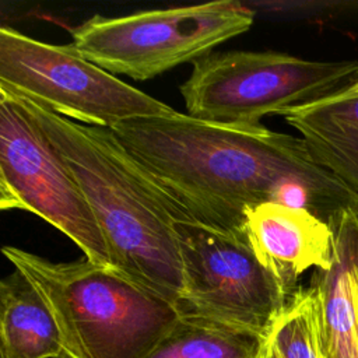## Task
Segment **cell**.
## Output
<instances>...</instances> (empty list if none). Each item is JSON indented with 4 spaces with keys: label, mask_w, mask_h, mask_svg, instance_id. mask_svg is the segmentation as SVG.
<instances>
[{
    "label": "cell",
    "mask_w": 358,
    "mask_h": 358,
    "mask_svg": "<svg viewBox=\"0 0 358 358\" xmlns=\"http://www.w3.org/2000/svg\"><path fill=\"white\" fill-rule=\"evenodd\" d=\"M151 179L194 221L245 236L246 210L263 203L305 208L330 222L358 206L299 136L232 126L187 113L143 116L110 127Z\"/></svg>",
    "instance_id": "6da1fadb"
},
{
    "label": "cell",
    "mask_w": 358,
    "mask_h": 358,
    "mask_svg": "<svg viewBox=\"0 0 358 358\" xmlns=\"http://www.w3.org/2000/svg\"><path fill=\"white\" fill-rule=\"evenodd\" d=\"M17 98L76 178L105 238L112 267L178 309L183 277L173 224L193 217L151 179L110 129L76 123L35 101Z\"/></svg>",
    "instance_id": "7a4b0ae2"
},
{
    "label": "cell",
    "mask_w": 358,
    "mask_h": 358,
    "mask_svg": "<svg viewBox=\"0 0 358 358\" xmlns=\"http://www.w3.org/2000/svg\"><path fill=\"white\" fill-rule=\"evenodd\" d=\"M3 255L50 310L63 358H147L180 316L113 267L53 263L15 246Z\"/></svg>",
    "instance_id": "3957f363"
},
{
    "label": "cell",
    "mask_w": 358,
    "mask_h": 358,
    "mask_svg": "<svg viewBox=\"0 0 358 358\" xmlns=\"http://www.w3.org/2000/svg\"><path fill=\"white\" fill-rule=\"evenodd\" d=\"M358 62H317L282 52L229 50L193 63L180 85L187 115L206 122L257 126L350 85Z\"/></svg>",
    "instance_id": "277c9868"
},
{
    "label": "cell",
    "mask_w": 358,
    "mask_h": 358,
    "mask_svg": "<svg viewBox=\"0 0 358 358\" xmlns=\"http://www.w3.org/2000/svg\"><path fill=\"white\" fill-rule=\"evenodd\" d=\"M255 14L239 1L147 10L123 17L94 15L71 31L74 49L110 74L143 81L196 62L246 32Z\"/></svg>",
    "instance_id": "5b68a950"
},
{
    "label": "cell",
    "mask_w": 358,
    "mask_h": 358,
    "mask_svg": "<svg viewBox=\"0 0 358 358\" xmlns=\"http://www.w3.org/2000/svg\"><path fill=\"white\" fill-rule=\"evenodd\" d=\"M0 88L96 127L175 112L91 63L71 43L41 42L10 27L0 29Z\"/></svg>",
    "instance_id": "8992f818"
},
{
    "label": "cell",
    "mask_w": 358,
    "mask_h": 358,
    "mask_svg": "<svg viewBox=\"0 0 358 358\" xmlns=\"http://www.w3.org/2000/svg\"><path fill=\"white\" fill-rule=\"evenodd\" d=\"M183 277L179 315H193L266 340L288 299L246 239L197 221L173 224Z\"/></svg>",
    "instance_id": "52a82bcc"
},
{
    "label": "cell",
    "mask_w": 358,
    "mask_h": 358,
    "mask_svg": "<svg viewBox=\"0 0 358 358\" xmlns=\"http://www.w3.org/2000/svg\"><path fill=\"white\" fill-rule=\"evenodd\" d=\"M0 208L36 214L85 259L112 267L98 222L66 162L20 99L0 88Z\"/></svg>",
    "instance_id": "ba28073f"
},
{
    "label": "cell",
    "mask_w": 358,
    "mask_h": 358,
    "mask_svg": "<svg viewBox=\"0 0 358 358\" xmlns=\"http://www.w3.org/2000/svg\"><path fill=\"white\" fill-rule=\"evenodd\" d=\"M245 236L288 296L305 271L327 270L334 260L330 225L305 208L275 201L255 206L245 213Z\"/></svg>",
    "instance_id": "9c48e42d"
},
{
    "label": "cell",
    "mask_w": 358,
    "mask_h": 358,
    "mask_svg": "<svg viewBox=\"0 0 358 358\" xmlns=\"http://www.w3.org/2000/svg\"><path fill=\"white\" fill-rule=\"evenodd\" d=\"M334 260L315 270L310 285L320 301L324 358H358V206L329 222Z\"/></svg>",
    "instance_id": "30bf717a"
},
{
    "label": "cell",
    "mask_w": 358,
    "mask_h": 358,
    "mask_svg": "<svg viewBox=\"0 0 358 358\" xmlns=\"http://www.w3.org/2000/svg\"><path fill=\"white\" fill-rule=\"evenodd\" d=\"M282 116L313 158L358 200V88L350 84Z\"/></svg>",
    "instance_id": "8fae6325"
},
{
    "label": "cell",
    "mask_w": 358,
    "mask_h": 358,
    "mask_svg": "<svg viewBox=\"0 0 358 358\" xmlns=\"http://www.w3.org/2000/svg\"><path fill=\"white\" fill-rule=\"evenodd\" d=\"M0 358H63L50 310L18 270L0 282Z\"/></svg>",
    "instance_id": "7c38bea8"
},
{
    "label": "cell",
    "mask_w": 358,
    "mask_h": 358,
    "mask_svg": "<svg viewBox=\"0 0 358 358\" xmlns=\"http://www.w3.org/2000/svg\"><path fill=\"white\" fill-rule=\"evenodd\" d=\"M267 341L214 320L180 315L147 358H263Z\"/></svg>",
    "instance_id": "4fadbf2b"
},
{
    "label": "cell",
    "mask_w": 358,
    "mask_h": 358,
    "mask_svg": "<svg viewBox=\"0 0 358 358\" xmlns=\"http://www.w3.org/2000/svg\"><path fill=\"white\" fill-rule=\"evenodd\" d=\"M268 343L280 358H324L320 301L315 287H299L292 294Z\"/></svg>",
    "instance_id": "5bb4252c"
},
{
    "label": "cell",
    "mask_w": 358,
    "mask_h": 358,
    "mask_svg": "<svg viewBox=\"0 0 358 358\" xmlns=\"http://www.w3.org/2000/svg\"><path fill=\"white\" fill-rule=\"evenodd\" d=\"M263 358H280V357H278V354H277V352H275V350L270 345V343H268V341H267V348H266V351H264Z\"/></svg>",
    "instance_id": "9a60e30c"
},
{
    "label": "cell",
    "mask_w": 358,
    "mask_h": 358,
    "mask_svg": "<svg viewBox=\"0 0 358 358\" xmlns=\"http://www.w3.org/2000/svg\"><path fill=\"white\" fill-rule=\"evenodd\" d=\"M351 85H352V87H355V88H358V73H357V76H355L354 81L351 83Z\"/></svg>",
    "instance_id": "2e32d148"
}]
</instances>
